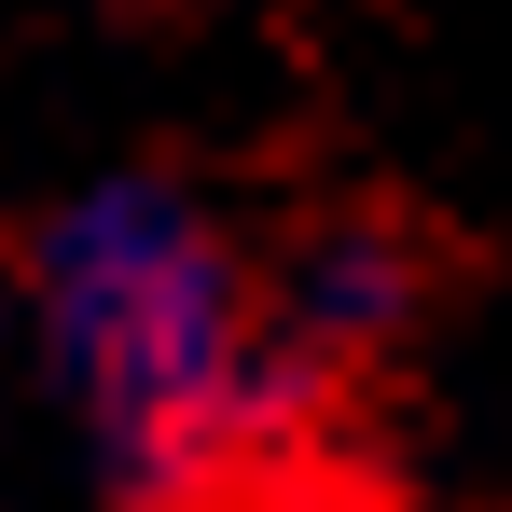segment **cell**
I'll return each mask as SVG.
<instances>
[{
  "instance_id": "obj_3",
  "label": "cell",
  "mask_w": 512,
  "mask_h": 512,
  "mask_svg": "<svg viewBox=\"0 0 512 512\" xmlns=\"http://www.w3.org/2000/svg\"><path fill=\"white\" fill-rule=\"evenodd\" d=\"M236 512H250V499H236Z\"/></svg>"
},
{
  "instance_id": "obj_1",
  "label": "cell",
  "mask_w": 512,
  "mask_h": 512,
  "mask_svg": "<svg viewBox=\"0 0 512 512\" xmlns=\"http://www.w3.org/2000/svg\"><path fill=\"white\" fill-rule=\"evenodd\" d=\"M42 346L139 499L236 512L291 429V319L167 180H97L42 236Z\"/></svg>"
},
{
  "instance_id": "obj_2",
  "label": "cell",
  "mask_w": 512,
  "mask_h": 512,
  "mask_svg": "<svg viewBox=\"0 0 512 512\" xmlns=\"http://www.w3.org/2000/svg\"><path fill=\"white\" fill-rule=\"evenodd\" d=\"M402 305H416V263H402V236L346 222V236H319V250L291 263V305H277V319H291V346H319V333L360 346V333H388Z\"/></svg>"
}]
</instances>
